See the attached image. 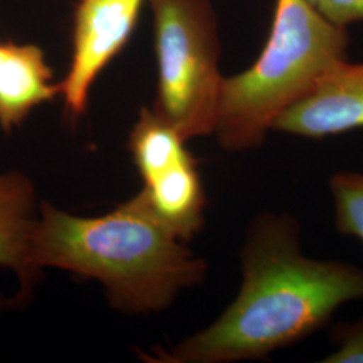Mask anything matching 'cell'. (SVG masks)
<instances>
[{
    "instance_id": "obj_9",
    "label": "cell",
    "mask_w": 363,
    "mask_h": 363,
    "mask_svg": "<svg viewBox=\"0 0 363 363\" xmlns=\"http://www.w3.org/2000/svg\"><path fill=\"white\" fill-rule=\"evenodd\" d=\"M142 191L182 241L189 242L203 228L206 195L193 155L145 179Z\"/></svg>"
},
{
    "instance_id": "obj_13",
    "label": "cell",
    "mask_w": 363,
    "mask_h": 363,
    "mask_svg": "<svg viewBox=\"0 0 363 363\" xmlns=\"http://www.w3.org/2000/svg\"><path fill=\"white\" fill-rule=\"evenodd\" d=\"M316 9L335 26L363 22V0H319Z\"/></svg>"
},
{
    "instance_id": "obj_14",
    "label": "cell",
    "mask_w": 363,
    "mask_h": 363,
    "mask_svg": "<svg viewBox=\"0 0 363 363\" xmlns=\"http://www.w3.org/2000/svg\"><path fill=\"white\" fill-rule=\"evenodd\" d=\"M11 304H13V300H7V298H4V295L0 294V316H1L3 312L9 308V306H11Z\"/></svg>"
},
{
    "instance_id": "obj_8",
    "label": "cell",
    "mask_w": 363,
    "mask_h": 363,
    "mask_svg": "<svg viewBox=\"0 0 363 363\" xmlns=\"http://www.w3.org/2000/svg\"><path fill=\"white\" fill-rule=\"evenodd\" d=\"M61 96L43 50L34 43L0 40V128L11 133L30 113Z\"/></svg>"
},
{
    "instance_id": "obj_6",
    "label": "cell",
    "mask_w": 363,
    "mask_h": 363,
    "mask_svg": "<svg viewBox=\"0 0 363 363\" xmlns=\"http://www.w3.org/2000/svg\"><path fill=\"white\" fill-rule=\"evenodd\" d=\"M363 128V62L339 60L300 101L273 124V132L325 139Z\"/></svg>"
},
{
    "instance_id": "obj_15",
    "label": "cell",
    "mask_w": 363,
    "mask_h": 363,
    "mask_svg": "<svg viewBox=\"0 0 363 363\" xmlns=\"http://www.w3.org/2000/svg\"><path fill=\"white\" fill-rule=\"evenodd\" d=\"M308 1L311 3L312 6H315V7H316V4H318V1H319V0H308Z\"/></svg>"
},
{
    "instance_id": "obj_12",
    "label": "cell",
    "mask_w": 363,
    "mask_h": 363,
    "mask_svg": "<svg viewBox=\"0 0 363 363\" xmlns=\"http://www.w3.org/2000/svg\"><path fill=\"white\" fill-rule=\"evenodd\" d=\"M330 340L334 350L322 363H363V315L354 322H343L333 327Z\"/></svg>"
},
{
    "instance_id": "obj_10",
    "label": "cell",
    "mask_w": 363,
    "mask_h": 363,
    "mask_svg": "<svg viewBox=\"0 0 363 363\" xmlns=\"http://www.w3.org/2000/svg\"><path fill=\"white\" fill-rule=\"evenodd\" d=\"M186 140L150 108H143L130 135V151L143 181L191 155Z\"/></svg>"
},
{
    "instance_id": "obj_3",
    "label": "cell",
    "mask_w": 363,
    "mask_h": 363,
    "mask_svg": "<svg viewBox=\"0 0 363 363\" xmlns=\"http://www.w3.org/2000/svg\"><path fill=\"white\" fill-rule=\"evenodd\" d=\"M347 46V28L328 22L308 0H276L259 58L223 78L213 132L220 148L238 154L261 147L276 120L346 58Z\"/></svg>"
},
{
    "instance_id": "obj_1",
    "label": "cell",
    "mask_w": 363,
    "mask_h": 363,
    "mask_svg": "<svg viewBox=\"0 0 363 363\" xmlns=\"http://www.w3.org/2000/svg\"><path fill=\"white\" fill-rule=\"evenodd\" d=\"M355 300H363V268L307 256L298 220L289 213L265 211L247 226L233 301L211 325L169 350L159 347L142 358L152 363L265 359L311 337Z\"/></svg>"
},
{
    "instance_id": "obj_11",
    "label": "cell",
    "mask_w": 363,
    "mask_h": 363,
    "mask_svg": "<svg viewBox=\"0 0 363 363\" xmlns=\"http://www.w3.org/2000/svg\"><path fill=\"white\" fill-rule=\"evenodd\" d=\"M328 187L335 206V226L343 235L363 242V172L337 171Z\"/></svg>"
},
{
    "instance_id": "obj_2",
    "label": "cell",
    "mask_w": 363,
    "mask_h": 363,
    "mask_svg": "<svg viewBox=\"0 0 363 363\" xmlns=\"http://www.w3.org/2000/svg\"><path fill=\"white\" fill-rule=\"evenodd\" d=\"M33 265L99 281L127 315L163 311L199 286L208 262L157 217L143 191L101 217H78L42 202L31 240Z\"/></svg>"
},
{
    "instance_id": "obj_7",
    "label": "cell",
    "mask_w": 363,
    "mask_h": 363,
    "mask_svg": "<svg viewBox=\"0 0 363 363\" xmlns=\"http://www.w3.org/2000/svg\"><path fill=\"white\" fill-rule=\"evenodd\" d=\"M38 208L35 187L26 174L0 171V267L18 279L16 298L22 301H26L40 274L31 259Z\"/></svg>"
},
{
    "instance_id": "obj_5",
    "label": "cell",
    "mask_w": 363,
    "mask_h": 363,
    "mask_svg": "<svg viewBox=\"0 0 363 363\" xmlns=\"http://www.w3.org/2000/svg\"><path fill=\"white\" fill-rule=\"evenodd\" d=\"M144 0H78L72 61L60 82L61 97L72 116L85 113L91 86L127 45Z\"/></svg>"
},
{
    "instance_id": "obj_4",
    "label": "cell",
    "mask_w": 363,
    "mask_h": 363,
    "mask_svg": "<svg viewBox=\"0 0 363 363\" xmlns=\"http://www.w3.org/2000/svg\"><path fill=\"white\" fill-rule=\"evenodd\" d=\"M157 88L152 111L187 142L213 135L223 76L218 21L210 0H148Z\"/></svg>"
}]
</instances>
